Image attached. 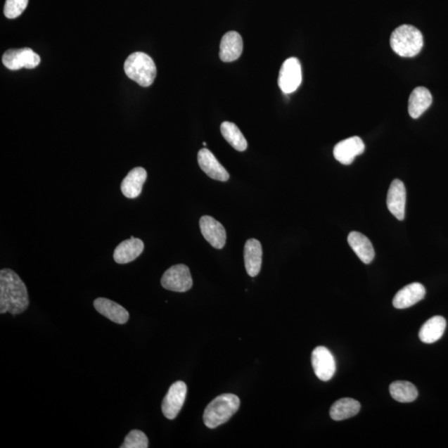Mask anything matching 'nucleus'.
I'll use <instances>...</instances> for the list:
<instances>
[{
  "label": "nucleus",
  "instance_id": "nucleus-1",
  "mask_svg": "<svg viewBox=\"0 0 448 448\" xmlns=\"http://www.w3.org/2000/svg\"><path fill=\"white\" fill-rule=\"evenodd\" d=\"M30 306L29 293L24 281L11 269L0 271V313L15 316Z\"/></svg>",
  "mask_w": 448,
  "mask_h": 448
},
{
  "label": "nucleus",
  "instance_id": "nucleus-2",
  "mask_svg": "<svg viewBox=\"0 0 448 448\" xmlns=\"http://www.w3.org/2000/svg\"><path fill=\"white\" fill-rule=\"evenodd\" d=\"M390 46L392 51L400 57L413 58L421 52L423 37L417 27L409 25H401L392 32Z\"/></svg>",
  "mask_w": 448,
  "mask_h": 448
},
{
  "label": "nucleus",
  "instance_id": "nucleus-3",
  "mask_svg": "<svg viewBox=\"0 0 448 448\" xmlns=\"http://www.w3.org/2000/svg\"><path fill=\"white\" fill-rule=\"evenodd\" d=\"M240 399L233 394L221 395L207 406L204 413V423L209 428H215L227 423L238 412Z\"/></svg>",
  "mask_w": 448,
  "mask_h": 448
},
{
  "label": "nucleus",
  "instance_id": "nucleus-4",
  "mask_svg": "<svg viewBox=\"0 0 448 448\" xmlns=\"http://www.w3.org/2000/svg\"><path fill=\"white\" fill-rule=\"evenodd\" d=\"M124 69L127 76L141 87H150L156 77L155 62L144 53L137 52L130 55L124 62Z\"/></svg>",
  "mask_w": 448,
  "mask_h": 448
},
{
  "label": "nucleus",
  "instance_id": "nucleus-5",
  "mask_svg": "<svg viewBox=\"0 0 448 448\" xmlns=\"http://www.w3.org/2000/svg\"><path fill=\"white\" fill-rule=\"evenodd\" d=\"M161 285L172 292L186 293L193 286L191 271L186 265H174L165 272Z\"/></svg>",
  "mask_w": 448,
  "mask_h": 448
},
{
  "label": "nucleus",
  "instance_id": "nucleus-6",
  "mask_svg": "<svg viewBox=\"0 0 448 448\" xmlns=\"http://www.w3.org/2000/svg\"><path fill=\"white\" fill-rule=\"evenodd\" d=\"M302 81V66L297 58L286 59L281 68L279 85L286 94H292L298 89Z\"/></svg>",
  "mask_w": 448,
  "mask_h": 448
},
{
  "label": "nucleus",
  "instance_id": "nucleus-7",
  "mask_svg": "<svg viewBox=\"0 0 448 448\" xmlns=\"http://www.w3.org/2000/svg\"><path fill=\"white\" fill-rule=\"evenodd\" d=\"M4 65L11 70H20L21 68L34 69L39 65L41 59L38 54L31 49H9L4 53Z\"/></svg>",
  "mask_w": 448,
  "mask_h": 448
},
{
  "label": "nucleus",
  "instance_id": "nucleus-8",
  "mask_svg": "<svg viewBox=\"0 0 448 448\" xmlns=\"http://www.w3.org/2000/svg\"><path fill=\"white\" fill-rule=\"evenodd\" d=\"M312 363L316 377L322 381H329L336 371L333 354L324 346H318L313 350Z\"/></svg>",
  "mask_w": 448,
  "mask_h": 448
},
{
  "label": "nucleus",
  "instance_id": "nucleus-9",
  "mask_svg": "<svg viewBox=\"0 0 448 448\" xmlns=\"http://www.w3.org/2000/svg\"><path fill=\"white\" fill-rule=\"evenodd\" d=\"M187 395V385L183 381H177L170 386L162 402V412L166 418L172 420L177 417L182 409Z\"/></svg>",
  "mask_w": 448,
  "mask_h": 448
},
{
  "label": "nucleus",
  "instance_id": "nucleus-10",
  "mask_svg": "<svg viewBox=\"0 0 448 448\" xmlns=\"http://www.w3.org/2000/svg\"><path fill=\"white\" fill-rule=\"evenodd\" d=\"M366 146L358 136L346 139L336 144L334 148V156L340 163L348 165L353 163L355 157L364 153Z\"/></svg>",
  "mask_w": 448,
  "mask_h": 448
},
{
  "label": "nucleus",
  "instance_id": "nucleus-11",
  "mask_svg": "<svg viewBox=\"0 0 448 448\" xmlns=\"http://www.w3.org/2000/svg\"><path fill=\"white\" fill-rule=\"evenodd\" d=\"M406 188L399 179H395L390 184L387 196V206L392 215L400 221L404 219Z\"/></svg>",
  "mask_w": 448,
  "mask_h": 448
},
{
  "label": "nucleus",
  "instance_id": "nucleus-12",
  "mask_svg": "<svg viewBox=\"0 0 448 448\" xmlns=\"http://www.w3.org/2000/svg\"><path fill=\"white\" fill-rule=\"evenodd\" d=\"M198 162L207 177L218 181H228L229 174L212 152L206 148L198 151Z\"/></svg>",
  "mask_w": 448,
  "mask_h": 448
},
{
  "label": "nucleus",
  "instance_id": "nucleus-13",
  "mask_svg": "<svg viewBox=\"0 0 448 448\" xmlns=\"http://www.w3.org/2000/svg\"><path fill=\"white\" fill-rule=\"evenodd\" d=\"M203 236L217 249H222L226 243V231L224 226L210 216H203L200 220Z\"/></svg>",
  "mask_w": 448,
  "mask_h": 448
},
{
  "label": "nucleus",
  "instance_id": "nucleus-14",
  "mask_svg": "<svg viewBox=\"0 0 448 448\" xmlns=\"http://www.w3.org/2000/svg\"><path fill=\"white\" fill-rule=\"evenodd\" d=\"M243 41L237 32L231 31L224 35L220 43L219 57L224 63L236 61L241 56Z\"/></svg>",
  "mask_w": 448,
  "mask_h": 448
},
{
  "label": "nucleus",
  "instance_id": "nucleus-15",
  "mask_svg": "<svg viewBox=\"0 0 448 448\" xmlns=\"http://www.w3.org/2000/svg\"><path fill=\"white\" fill-rule=\"evenodd\" d=\"M94 307L101 315L109 319L117 324L124 325L129 320L130 314L126 308L121 305L112 301V300L99 297L94 301Z\"/></svg>",
  "mask_w": 448,
  "mask_h": 448
},
{
  "label": "nucleus",
  "instance_id": "nucleus-16",
  "mask_svg": "<svg viewBox=\"0 0 448 448\" xmlns=\"http://www.w3.org/2000/svg\"><path fill=\"white\" fill-rule=\"evenodd\" d=\"M425 295L426 289L421 283H411L397 293L392 300V305L397 309L409 308L422 301Z\"/></svg>",
  "mask_w": 448,
  "mask_h": 448
},
{
  "label": "nucleus",
  "instance_id": "nucleus-17",
  "mask_svg": "<svg viewBox=\"0 0 448 448\" xmlns=\"http://www.w3.org/2000/svg\"><path fill=\"white\" fill-rule=\"evenodd\" d=\"M145 245L142 240L132 236L118 245L115 249L113 257L118 264H127V263L136 260L144 251Z\"/></svg>",
  "mask_w": 448,
  "mask_h": 448
},
{
  "label": "nucleus",
  "instance_id": "nucleus-18",
  "mask_svg": "<svg viewBox=\"0 0 448 448\" xmlns=\"http://www.w3.org/2000/svg\"><path fill=\"white\" fill-rule=\"evenodd\" d=\"M244 262L249 276L255 277L260 274L262 262V248L258 240L248 239L245 243Z\"/></svg>",
  "mask_w": 448,
  "mask_h": 448
},
{
  "label": "nucleus",
  "instance_id": "nucleus-19",
  "mask_svg": "<svg viewBox=\"0 0 448 448\" xmlns=\"http://www.w3.org/2000/svg\"><path fill=\"white\" fill-rule=\"evenodd\" d=\"M147 178L144 168L136 167L131 170L122 183V192L128 198H136L141 195Z\"/></svg>",
  "mask_w": 448,
  "mask_h": 448
},
{
  "label": "nucleus",
  "instance_id": "nucleus-20",
  "mask_svg": "<svg viewBox=\"0 0 448 448\" xmlns=\"http://www.w3.org/2000/svg\"><path fill=\"white\" fill-rule=\"evenodd\" d=\"M433 96L426 87H418L411 94L409 100V113L410 117L418 119L426 112L432 105Z\"/></svg>",
  "mask_w": 448,
  "mask_h": 448
},
{
  "label": "nucleus",
  "instance_id": "nucleus-21",
  "mask_svg": "<svg viewBox=\"0 0 448 448\" xmlns=\"http://www.w3.org/2000/svg\"><path fill=\"white\" fill-rule=\"evenodd\" d=\"M348 243L364 264H369L375 258V249L369 239L364 234L354 231L351 232L348 236Z\"/></svg>",
  "mask_w": 448,
  "mask_h": 448
},
{
  "label": "nucleus",
  "instance_id": "nucleus-22",
  "mask_svg": "<svg viewBox=\"0 0 448 448\" xmlns=\"http://www.w3.org/2000/svg\"><path fill=\"white\" fill-rule=\"evenodd\" d=\"M447 322L442 316H437L424 323L419 331V339L425 344L435 343L444 334Z\"/></svg>",
  "mask_w": 448,
  "mask_h": 448
},
{
  "label": "nucleus",
  "instance_id": "nucleus-23",
  "mask_svg": "<svg viewBox=\"0 0 448 448\" xmlns=\"http://www.w3.org/2000/svg\"><path fill=\"white\" fill-rule=\"evenodd\" d=\"M360 408V404L357 400L350 398L341 399L331 406L330 416L335 421H343L357 415Z\"/></svg>",
  "mask_w": 448,
  "mask_h": 448
},
{
  "label": "nucleus",
  "instance_id": "nucleus-24",
  "mask_svg": "<svg viewBox=\"0 0 448 448\" xmlns=\"http://www.w3.org/2000/svg\"><path fill=\"white\" fill-rule=\"evenodd\" d=\"M390 392L392 399L399 403H411L418 396L417 388L408 381H395L391 383Z\"/></svg>",
  "mask_w": 448,
  "mask_h": 448
},
{
  "label": "nucleus",
  "instance_id": "nucleus-25",
  "mask_svg": "<svg viewBox=\"0 0 448 448\" xmlns=\"http://www.w3.org/2000/svg\"><path fill=\"white\" fill-rule=\"evenodd\" d=\"M221 133L235 150L244 151L247 150L248 142L239 128L234 123L225 122L221 124Z\"/></svg>",
  "mask_w": 448,
  "mask_h": 448
},
{
  "label": "nucleus",
  "instance_id": "nucleus-26",
  "mask_svg": "<svg viewBox=\"0 0 448 448\" xmlns=\"http://www.w3.org/2000/svg\"><path fill=\"white\" fill-rule=\"evenodd\" d=\"M149 440L146 434L140 430H132L124 438L122 448H147Z\"/></svg>",
  "mask_w": 448,
  "mask_h": 448
},
{
  "label": "nucleus",
  "instance_id": "nucleus-27",
  "mask_svg": "<svg viewBox=\"0 0 448 448\" xmlns=\"http://www.w3.org/2000/svg\"><path fill=\"white\" fill-rule=\"evenodd\" d=\"M29 0H6L4 13L8 18H16L25 11Z\"/></svg>",
  "mask_w": 448,
  "mask_h": 448
},
{
  "label": "nucleus",
  "instance_id": "nucleus-28",
  "mask_svg": "<svg viewBox=\"0 0 448 448\" xmlns=\"http://www.w3.org/2000/svg\"><path fill=\"white\" fill-rule=\"evenodd\" d=\"M203 145H204L205 146H206V142L203 143Z\"/></svg>",
  "mask_w": 448,
  "mask_h": 448
}]
</instances>
